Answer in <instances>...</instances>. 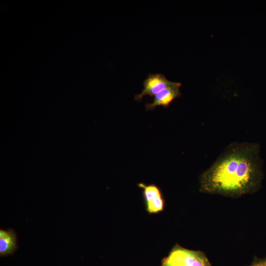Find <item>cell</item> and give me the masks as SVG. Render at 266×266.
<instances>
[{
	"label": "cell",
	"instance_id": "6da1fadb",
	"mask_svg": "<svg viewBox=\"0 0 266 266\" xmlns=\"http://www.w3.org/2000/svg\"><path fill=\"white\" fill-rule=\"evenodd\" d=\"M263 178L260 148L256 143L231 144L200 177L201 193L238 198L260 188Z\"/></svg>",
	"mask_w": 266,
	"mask_h": 266
},
{
	"label": "cell",
	"instance_id": "7a4b0ae2",
	"mask_svg": "<svg viewBox=\"0 0 266 266\" xmlns=\"http://www.w3.org/2000/svg\"><path fill=\"white\" fill-rule=\"evenodd\" d=\"M161 266H212L205 254L200 250H190L178 244L164 258Z\"/></svg>",
	"mask_w": 266,
	"mask_h": 266
},
{
	"label": "cell",
	"instance_id": "3957f363",
	"mask_svg": "<svg viewBox=\"0 0 266 266\" xmlns=\"http://www.w3.org/2000/svg\"><path fill=\"white\" fill-rule=\"evenodd\" d=\"M175 83L168 80L162 73H149L143 81V88L141 92L134 96V100L140 101L145 96H155L163 89L174 85Z\"/></svg>",
	"mask_w": 266,
	"mask_h": 266
},
{
	"label": "cell",
	"instance_id": "277c9868",
	"mask_svg": "<svg viewBox=\"0 0 266 266\" xmlns=\"http://www.w3.org/2000/svg\"><path fill=\"white\" fill-rule=\"evenodd\" d=\"M181 85L180 82H176L174 85L162 90L154 96L152 102L145 104L146 110H152L158 106H162L164 108L168 107L175 99L181 96L182 94L180 91Z\"/></svg>",
	"mask_w": 266,
	"mask_h": 266
},
{
	"label": "cell",
	"instance_id": "5b68a950",
	"mask_svg": "<svg viewBox=\"0 0 266 266\" xmlns=\"http://www.w3.org/2000/svg\"><path fill=\"white\" fill-rule=\"evenodd\" d=\"M138 186L143 189L144 199L149 213H157L164 208V200L160 189L155 185H146L139 183Z\"/></svg>",
	"mask_w": 266,
	"mask_h": 266
},
{
	"label": "cell",
	"instance_id": "8992f818",
	"mask_svg": "<svg viewBox=\"0 0 266 266\" xmlns=\"http://www.w3.org/2000/svg\"><path fill=\"white\" fill-rule=\"evenodd\" d=\"M17 235L12 228L0 229V256L12 255L17 250Z\"/></svg>",
	"mask_w": 266,
	"mask_h": 266
},
{
	"label": "cell",
	"instance_id": "52a82bcc",
	"mask_svg": "<svg viewBox=\"0 0 266 266\" xmlns=\"http://www.w3.org/2000/svg\"><path fill=\"white\" fill-rule=\"evenodd\" d=\"M248 266H266V257L263 259L256 258Z\"/></svg>",
	"mask_w": 266,
	"mask_h": 266
}]
</instances>
